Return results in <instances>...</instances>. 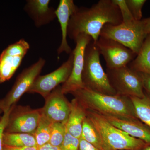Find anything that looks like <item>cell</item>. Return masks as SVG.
I'll list each match as a JSON object with an SVG mask.
<instances>
[{"mask_svg":"<svg viewBox=\"0 0 150 150\" xmlns=\"http://www.w3.org/2000/svg\"><path fill=\"white\" fill-rule=\"evenodd\" d=\"M122 23L121 12L113 1L100 0L90 8L77 7L70 18L68 36L75 41L79 35L86 34L95 43L105 24Z\"/></svg>","mask_w":150,"mask_h":150,"instance_id":"6da1fadb","label":"cell"},{"mask_svg":"<svg viewBox=\"0 0 150 150\" xmlns=\"http://www.w3.org/2000/svg\"><path fill=\"white\" fill-rule=\"evenodd\" d=\"M71 94L86 110H91L103 115L129 119L138 118L129 97L104 94L86 88Z\"/></svg>","mask_w":150,"mask_h":150,"instance_id":"7a4b0ae2","label":"cell"},{"mask_svg":"<svg viewBox=\"0 0 150 150\" xmlns=\"http://www.w3.org/2000/svg\"><path fill=\"white\" fill-rule=\"evenodd\" d=\"M86 110L87 117L99 135L103 150H140L148 145L113 126L102 115Z\"/></svg>","mask_w":150,"mask_h":150,"instance_id":"3957f363","label":"cell"},{"mask_svg":"<svg viewBox=\"0 0 150 150\" xmlns=\"http://www.w3.org/2000/svg\"><path fill=\"white\" fill-rule=\"evenodd\" d=\"M100 56L99 51L92 40L88 44L85 50L82 76L84 88L104 94L117 95L102 68Z\"/></svg>","mask_w":150,"mask_h":150,"instance_id":"277c9868","label":"cell"},{"mask_svg":"<svg viewBox=\"0 0 150 150\" xmlns=\"http://www.w3.org/2000/svg\"><path fill=\"white\" fill-rule=\"evenodd\" d=\"M148 35L142 19L129 25L123 23L117 25L105 24L100 36L117 41L137 54Z\"/></svg>","mask_w":150,"mask_h":150,"instance_id":"5b68a950","label":"cell"},{"mask_svg":"<svg viewBox=\"0 0 150 150\" xmlns=\"http://www.w3.org/2000/svg\"><path fill=\"white\" fill-rule=\"evenodd\" d=\"M108 79L117 94L142 98L145 96L139 75L128 66L106 69Z\"/></svg>","mask_w":150,"mask_h":150,"instance_id":"8992f818","label":"cell"},{"mask_svg":"<svg viewBox=\"0 0 150 150\" xmlns=\"http://www.w3.org/2000/svg\"><path fill=\"white\" fill-rule=\"evenodd\" d=\"M45 59L39 58L37 62L25 68L18 76L11 89L0 100L3 112L15 105L25 93H27L46 64Z\"/></svg>","mask_w":150,"mask_h":150,"instance_id":"52a82bcc","label":"cell"},{"mask_svg":"<svg viewBox=\"0 0 150 150\" xmlns=\"http://www.w3.org/2000/svg\"><path fill=\"white\" fill-rule=\"evenodd\" d=\"M95 44L104 58L107 69L128 66L137 56L131 49L112 39L100 36Z\"/></svg>","mask_w":150,"mask_h":150,"instance_id":"ba28073f","label":"cell"},{"mask_svg":"<svg viewBox=\"0 0 150 150\" xmlns=\"http://www.w3.org/2000/svg\"><path fill=\"white\" fill-rule=\"evenodd\" d=\"M42 115V109L29 106H14L11 111L6 132L33 134Z\"/></svg>","mask_w":150,"mask_h":150,"instance_id":"9c48e42d","label":"cell"},{"mask_svg":"<svg viewBox=\"0 0 150 150\" xmlns=\"http://www.w3.org/2000/svg\"><path fill=\"white\" fill-rule=\"evenodd\" d=\"M74 63V55L70 54L68 60L61 67L47 74L39 75L27 93L40 94L44 99L60 84L64 83L71 73Z\"/></svg>","mask_w":150,"mask_h":150,"instance_id":"30bf717a","label":"cell"},{"mask_svg":"<svg viewBox=\"0 0 150 150\" xmlns=\"http://www.w3.org/2000/svg\"><path fill=\"white\" fill-rule=\"evenodd\" d=\"M92 39L89 35L81 34L75 40L76 47L72 51L74 63L71 73L68 80L62 86V92L64 94L71 93L84 88L83 82V71L84 62V53L86 47Z\"/></svg>","mask_w":150,"mask_h":150,"instance_id":"8fae6325","label":"cell"},{"mask_svg":"<svg viewBox=\"0 0 150 150\" xmlns=\"http://www.w3.org/2000/svg\"><path fill=\"white\" fill-rule=\"evenodd\" d=\"M29 43L21 39L11 44L0 55V83L10 79L29 50Z\"/></svg>","mask_w":150,"mask_h":150,"instance_id":"7c38bea8","label":"cell"},{"mask_svg":"<svg viewBox=\"0 0 150 150\" xmlns=\"http://www.w3.org/2000/svg\"><path fill=\"white\" fill-rule=\"evenodd\" d=\"M58 86L45 98L42 115L52 123L67 122L71 110V102Z\"/></svg>","mask_w":150,"mask_h":150,"instance_id":"4fadbf2b","label":"cell"},{"mask_svg":"<svg viewBox=\"0 0 150 150\" xmlns=\"http://www.w3.org/2000/svg\"><path fill=\"white\" fill-rule=\"evenodd\" d=\"M103 116L113 126L129 136L150 145V128L138 118L129 119L111 115Z\"/></svg>","mask_w":150,"mask_h":150,"instance_id":"5bb4252c","label":"cell"},{"mask_svg":"<svg viewBox=\"0 0 150 150\" xmlns=\"http://www.w3.org/2000/svg\"><path fill=\"white\" fill-rule=\"evenodd\" d=\"M50 0H28L24 7L36 27L49 24L56 18V9L49 7Z\"/></svg>","mask_w":150,"mask_h":150,"instance_id":"9a60e30c","label":"cell"},{"mask_svg":"<svg viewBox=\"0 0 150 150\" xmlns=\"http://www.w3.org/2000/svg\"><path fill=\"white\" fill-rule=\"evenodd\" d=\"M77 7L73 0H60L56 9V18L60 23L62 34L61 44L57 50L59 56L64 52L69 54L72 52L67 41L68 28L70 18Z\"/></svg>","mask_w":150,"mask_h":150,"instance_id":"2e32d148","label":"cell"},{"mask_svg":"<svg viewBox=\"0 0 150 150\" xmlns=\"http://www.w3.org/2000/svg\"><path fill=\"white\" fill-rule=\"evenodd\" d=\"M71 110L67 122V131L73 137L80 139L84 120L86 117V110L77 99L71 102Z\"/></svg>","mask_w":150,"mask_h":150,"instance_id":"e0dca14e","label":"cell"},{"mask_svg":"<svg viewBox=\"0 0 150 150\" xmlns=\"http://www.w3.org/2000/svg\"><path fill=\"white\" fill-rule=\"evenodd\" d=\"M129 67L137 72L150 75V34L146 38L137 56Z\"/></svg>","mask_w":150,"mask_h":150,"instance_id":"ac0fdd59","label":"cell"},{"mask_svg":"<svg viewBox=\"0 0 150 150\" xmlns=\"http://www.w3.org/2000/svg\"><path fill=\"white\" fill-rule=\"evenodd\" d=\"M3 145L4 146L13 147H37L35 137L33 134L25 133L5 132L3 137Z\"/></svg>","mask_w":150,"mask_h":150,"instance_id":"d6986e66","label":"cell"},{"mask_svg":"<svg viewBox=\"0 0 150 150\" xmlns=\"http://www.w3.org/2000/svg\"><path fill=\"white\" fill-rule=\"evenodd\" d=\"M137 118L150 128V97L145 93L142 98L130 97Z\"/></svg>","mask_w":150,"mask_h":150,"instance_id":"ffe728a7","label":"cell"},{"mask_svg":"<svg viewBox=\"0 0 150 150\" xmlns=\"http://www.w3.org/2000/svg\"><path fill=\"white\" fill-rule=\"evenodd\" d=\"M53 123L42 114L38 126L33 134L37 147L49 143Z\"/></svg>","mask_w":150,"mask_h":150,"instance_id":"44dd1931","label":"cell"},{"mask_svg":"<svg viewBox=\"0 0 150 150\" xmlns=\"http://www.w3.org/2000/svg\"><path fill=\"white\" fill-rule=\"evenodd\" d=\"M81 138L93 145L100 150H103L102 142L92 123L86 117L84 120Z\"/></svg>","mask_w":150,"mask_h":150,"instance_id":"7402d4cb","label":"cell"},{"mask_svg":"<svg viewBox=\"0 0 150 150\" xmlns=\"http://www.w3.org/2000/svg\"><path fill=\"white\" fill-rule=\"evenodd\" d=\"M67 122L53 123L49 142L50 144L58 147L61 146L67 132Z\"/></svg>","mask_w":150,"mask_h":150,"instance_id":"603a6c76","label":"cell"},{"mask_svg":"<svg viewBox=\"0 0 150 150\" xmlns=\"http://www.w3.org/2000/svg\"><path fill=\"white\" fill-rule=\"evenodd\" d=\"M127 6L134 19L137 21L142 20V9L146 0H125Z\"/></svg>","mask_w":150,"mask_h":150,"instance_id":"cb8c5ba5","label":"cell"},{"mask_svg":"<svg viewBox=\"0 0 150 150\" xmlns=\"http://www.w3.org/2000/svg\"><path fill=\"white\" fill-rule=\"evenodd\" d=\"M113 2L118 6L120 10L123 23L126 25H131L135 23L137 21L134 19L129 11L125 0H112Z\"/></svg>","mask_w":150,"mask_h":150,"instance_id":"d4e9b609","label":"cell"},{"mask_svg":"<svg viewBox=\"0 0 150 150\" xmlns=\"http://www.w3.org/2000/svg\"><path fill=\"white\" fill-rule=\"evenodd\" d=\"M79 139L73 137L67 131L60 149L62 150H79Z\"/></svg>","mask_w":150,"mask_h":150,"instance_id":"484cf974","label":"cell"},{"mask_svg":"<svg viewBox=\"0 0 150 150\" xmlns=\"http://www.w3.org/2000/svg\"><path fill=\"white\" fill-rule=\"evenodd\" d=\"M15 105L4 111L3 116L0 120V150H3V137L4 133L8 123L10 114Z\"/></svg>","mask_w":150,"mask_h":150,"instance_id":"4316f807","label":"cell"},{"mask_svg":"<svg viewBox=\"0 0 150 150\" xmlns=\"http://www.w3.org/2000/svg\"><path fill=\"white\" fill-rule=\"evenodd\" d=\"M138 73L142 80L144 89L150 97V75L144 73Z\"/></svg>","mask_w":150,"mask_h":150,"instance_id":"83f0119b","label":"cell"},{"mask_svg":"<svg viewBox=\"0 0 150 150\" xmlns=\"http://www.w3.org/2000/svg\"><path fill=\"white\" fill-rule=\"evenodd\" d=\"M79 150H100L83 138L79 139Z\"/></svg>","mask_w":150,"mask_h":150,"instance_id":"f1b7e54d","label":"cell"},{"mask_svg":"<svg viewBox=\"0 0 150 150\" xmlns=\"http://www.w3.org/2000/svg\"><path fill=\"white\" fill-rule=\"evenodd\" d=\"M3 150H38L35 147H13L4 146Z\"/></svg>","mask_w":150,"mask_h":150,"instance_id":"f546056e","label":"cell"},{"mask_svg":"<svg viewBox=\"0 0 150 150\" xmlns=\"http://www.w3.org/2000/svg\"><path fill=\"white\" fill-rule=\"evenodd\" d=\"M38 150H62L60 147L54 146L49 143L37 147Z\"/></svg>","mask_w":150,"mask_h":150,"instance_id":"4dcf8cb0","label":"cell"},{"mask_svg":"<svg viewBox=\"0 0 150 150\" xmlns=\"http://www.w3.org/2000/svg\"><path fill=\"white\" fill-rule=\"evenodd\" d=\"M146 32L148 35L150 34V17L143 19Z\"/></svg>","mask_w":150,"mask_h":150,"instance_id":"1f68e13d","label":"cell"},{"mask_svg":"<svg viewBox=\"0 0 150 150\" xmlns=\"http://www.w3.org/2000/svg\"><path fill=\"white\" fill-rule=\"evenodd\" d=\"M140 150H150V145H148L147 146Z\"/></svg>","mask_w":150,"mask_h":150,"instance_id":"d6a6232c","label":"cell"},{"mask_svg":"<svg viewBox=\"0 0 150 150\" xmlns=\"http://www.w3.org/2000/svg\"><path fill=\"white\" fill-rule=\"evenodd\" d=\"M1 112H3V110L2 109L1 106V103H0V113Z\"/></svg>","mask_w":150,"mask_h":150,"instance_id":"836d02e7","label":"cell"}]
</instances>
